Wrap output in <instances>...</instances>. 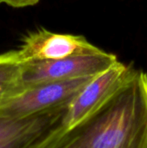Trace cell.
Wrapping results in <instances>:
<instances>
[{
    "label": "cell",
    "instance_id": "7a4b0ae2",
    "mask_svg": "<svg viewBox=\"0 0 147 148\" xmlns=\"http://www.w3.org/2000/svg\"><path fill=\"white\" fill-rule=\"evenodd\" d=\"M94 76L19 88L0 102V115L25 117L67 107Z\"/></svg>",
    "mask_w": 147,
    "mask_h": 148
},
{
    "label": "cell",
    "instance_id": "8992f818",
    "mask_svg": "<svg viewBox=\"0 0 147 148\" xmlns=\"http://www.w3.org/2000/svg\"><path fill=\"white\" fill-rule=\"evenodd\" d=\"M67 107L25 117L0 115V148H37L57 126Z\"/></svg>",
    "mask_w": 147,
    "mask_h": 148
},
{
    "label": "cell",
    "instance_id": "52a82bcc",
    "mask_svg": "<svg viewBox=\"0 0 147 148\" xmlns=\"http://www.w3.org/2000/svg\"><path fill=\"white\" fill-rule=\"evenodd\" d=\"M21 69L16 50L0 54V102L17 89Z\"/></svg>",
    "mask_w": 147,
    "mask_h": 148
},
{
    "label": "cell",
    "instance_id": "277c9868",
    "mask_svg": "<svg viewBox=\"0 0 147 148\" xmlns=\"http://www.w3.org/2000/svg\"><path fill=\"white\" fill-rule=\"evenodd\" d=\"M132 65L116 62L106 71L95 75L72 100L53 132L75 126L101 107L134 73Z\"/></svg>",
    "mask_w": 147,
    "mask_h": 148
},
{
    "label": "cell",
    "instance_id": "3957f363",
    "mask_svg": "<svg viewBox=\"0 0 147 148\" xmlns=\"http://www.w3.org/2000/svg\"><path fill=\"white\" fill-rule=\"evenodd\" d=\"M116 62L118 59L115 55L103 50L94 55L23 62L17 89L37 84L94 76L108 69Z\"/></svg>",
    "mask_w": 147,
    "mask_h": 148
},
{
    "label": "cell",
    "instance_id": "6da1fadb",
    "mask_svg": "<svg viewBox=\"0 0 147 148\" xmlns=\"http://www.w3.org/2000/svg\"><path fill=\"white\" fill-rule=\"evenodd\" d=\"M37 148H147V73H135L101 107Z\"/></svg>",
    "mask_w": 147,
    "mask_h": 148
},
{
    "label": "cell",
    "instance_id": "5b68a950",
    "mask_svg": "<svg viewBox=\"0 0 147 148\" xmlns=\"http://www.w3.org/2000/svg\"><path fill=\"white\" fill-rule=\"evenodd\" d=\"M102 51L83 36L60 34L39 29L24 36L16 54L18 60L23 63L94 55Z\"/></svg>",
    "mask_w": 147,
    "mask_h": 148
},
{
    "label": "cell",
    "instance_id": "ba28073f",
    "mask_svg": "<svg viewBox=\"0 0 147 148\" xmlns=\"http://www.w3.org/2000/svg\"><path fill=\"white\" fill-rule=\"evenodd\" d=\"M40 0H0V4L5 3L13 8H24L36 5Z\"/></svg>",
    "mask_w": 147,
    "mask_h": 148
}]
</instances>
